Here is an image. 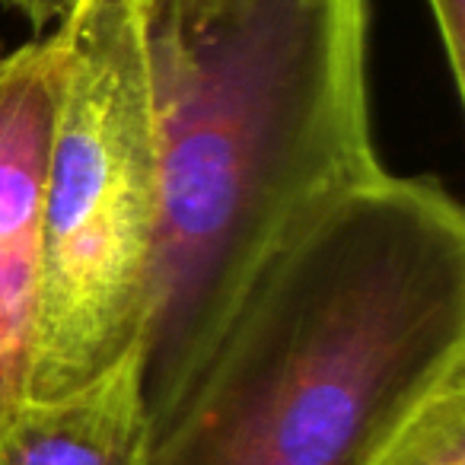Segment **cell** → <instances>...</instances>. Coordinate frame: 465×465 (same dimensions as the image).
<instances>
[{"instance_id": "obj_2", "label": "cell", "mask_w": 465, "mask_h": 465, "mask_svg": "<svg viewBox=\"0 0 465 465\" xmlns=\"http://www.w3.org/2000/svg\"><path fill=\"white\" fill-rule=\"evenodd\" d=\"M160 150L143 325L156 408L268 249L386 173L370 112V0H141Z\"/></svg>"}, {"instance_id": "obj_6", "label": "cell", "mask_w": 465, "mask_h": 465, "mask_svg": "<svg viewBox=\"0 0 465 465\" xmlns=\"http://www.w3.org/2000/svg\"><path fill=\"white\" fill-rule=\"evenodd\" d=\"M363 465H465V361L414 401Z\"/></svg>"}, {"instance_id": "obj_4", "label": "cell", "mask_w": 465, "mask_h": 465, "mask_svg": "<svg viewBox=\"0 0 465 465\" xmlns=\"http://www.w3.org/2000/svg\"><path fill=\"white\" fill-rule=\"evenodd\" d=\"M61 64L58 26L0 54V430L29 405L42 297V201Z\"/></svg>"}, {"instance_id": "obj_7", "label": "cell", "mask_w": 465, "mask_h": 465, "mask_svg": "<svg viewBox=\"0 0 465 465\" xmlns=\"http://www.w3.org/2000/svg\"><path fill=\"white\" fill-rule=\"evenodd\" d=\"M427 10L437 26L450 84L465 99V0H427Z\"/></svg>"}, {"instance_id": "obj_3", "label": "cell", "mask_w": 465, "mask_h": 465, "mask_svg": "<svg viewBox=\"0 0 465 465\" xmlns=\"http://www.w3.org/2000/svg\"><path fill=\"white\" fill-rule=\"evenodd\" d=\"M58 33L64 64L42 201L29 401L80 392L143 348L160 236L141 0H77Z\"/></svg>"}, {"instance_id": "obj_1", "label": "cell", "mask_w": 465, "mask_h": 465, "mask_svg": "<svg viewBox=\"0 0 465 465\" xmlns=\"http://www.w3.org/2000/svg\"><path fill=\"white\" fill-rule=\"evenodd\" d=\"M465 361V211L433 175L331 194L268 249L137 465H363Z\"/></svg>"}, {"instance_id": "obj_5", "label": "cell", "mask_w": 465, "mask_h": 465, "mask_svg": "<svg viewBox=\"0 0 465 465\" xmlns=\"http://www.w3.org/2000/svg\"><path fill=\"white\" fill-rule=\"evenodd\" d=\"M147 433L143 354L80 392L29 401L0 430V465H137Z\"/></svg>"}, {"instance_id": "obj_8", "label": "cell", "mask_w": 465, "mask_h": 465, "mask_svg": "<svg viewBox=\"0 0 465 465\" xmlns=\"http://www.w3.org/2000/svg\"><path fill=\"white\" fill-rule=\"evenodd\" d=\"M0 7L14 10L16 16H23V20L42 35L45 29L58 26V23L77 7V0H0Z\"/></svg>"}]
</instances>
